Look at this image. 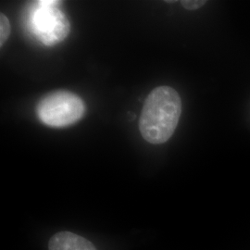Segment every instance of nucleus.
<instances>
[{"label":"nucleus","instance_id":"nucleus-1","mask_svg":"<svg viewBox=\"0 0 250 250\" xmlns=\"http://www.w3.org/2000/svg\"><path fill=\"white\" fill-rule=\"evenodd\" d=\"M181 114L177 91L167 85L156 87L146 99L139 120L144 139L153 145L166 143L174 134Z\"/></svg>","mask_w":250,"mask_h":250},{"label":"nucleus","instance_id":"nucleus-2","mask_svg":"<svg viewBox=\"0 0 250 250\" xmlns=\"http://www.w3.org/2000/svg\"><path fill=\"white\" fill-rule=\"evenodd\" d=\"M85 112L80 97L68 91H57L46 95L37 106L40 121L48 126L64 127L78 122Z\"/></svg>","mask_w":250,"mask_h":250},{"label":"nucleus","instance_id":"nucleus-3","mask_svg":"<svg viewBox=\"0 0 250 250\" xmlns=\"http://www.w3.org/2000/svg\"><path fill=\"white\" fill-rule=\"evenodd\" d=\"M60 1H38L31 13L33 32L45 45L64 40L70 32V22L57 5Z\"/></svg>","mask_w":250,"mask_h":250},{"label":"nucleus","instance_id":"nucleus-4","mask_svg":"<svg viewBox=\"0 0 250 250\" xmlns=\"http://www.w3.org/2000/svg\"><path fill=\"white\" fill-rule=\"evenodd\" d=\"M48 250H97L84 237L71 232H60L50 238Z\"/></svg>","mask_w":250,"mask_h":250},{"label":"nucleus","instance_id":"nucleus-5","mask_svg":"<svg viewBox=\"0 0 250 250\" xmlns=\"http://www.w3.org/2000/svg\"><path fill=\"white\" fill-rule=\"evenodd\" d=\"M9 35H10V23H9V19L7 18L6 15L1 13L0 14V45L1 46H3V45L6 43Z\"/></svg>","mask_w":250,"mask_h":250},{"label":"nucleus","instance_id":"nucleus-6","mask_svg":"<svg viewBox=\"0 0 250 250\" xmlns=\"http://www.w3.org/2000/svg\"><path fill=\"white\" fill-rule=\"evenodd\" d=\"M206 3L205 0H184L181 2L182 6L188 10H197L202 8Z\"/></svg>","mask_w":250,"mask_h":250}]
</instances>
